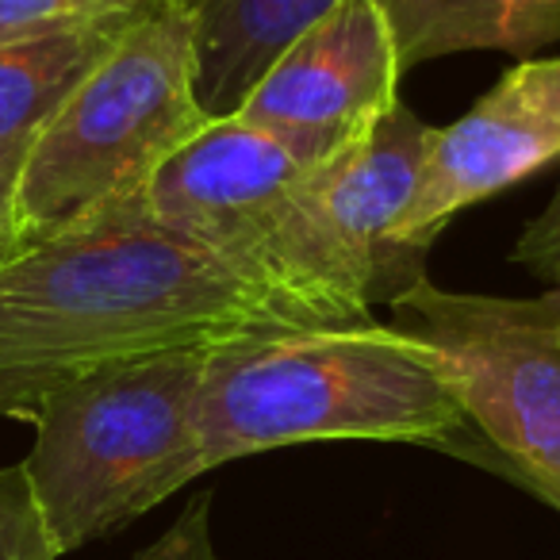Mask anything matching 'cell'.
Returning <instances> with one entry per match:
<instances>
[{
	"mask_svg": "<svg viewBox=\"0 0 560 560\" xmlns=\"http://www.w3.org/2000/svg\"><path fill=\"white\" fill-rule=\"evenodd\" d=\"M557 292H560V289H557Z\"/></svg>",
	"mask_w": 560,
	"mask_h": 560,
	"instance_id": "obj_18",
	"label": "cell"
},
{
	"mask_svg": "<svg viewBox=\"0 0 560 560\" xmlns=\"http://www.w3.org/2000/svg\"><path fill=\"white\" fill-rule=\"evenodd\" d=\"M203 468L304 442H476L438 353L399 327H284L203 353L196 396Z\"/></svg>",
	"mask_w": 560,
	"mask_h": 560,
	"instance_id": "obj_2",
	"label": "cell"
},
{
	"mask_svg": "<svg viewBox=\"0 0 560 560\" xmlns=\"http://www.w3.org/2000/svg\"><path fill=\"white\" fill-rule=\"evenodd\" d=\"M560 158V58H522L457 124L434 127L399 246L427 265L434 238L472 203Z\"/></svg>",
	"mask_w": 560,
	"mask_h": 560,
	"instance_id": "obj_8",
	"label": "cell"
},
{
	"mask_svg": "<svg viewBox=\"0 0 560 560\" xmlns=\"http://www.w3.org/2000/svg\"><path fill=\"white\" fill-rule=\"evenodd\" d=\"M315 327L162 226L147 192L0 261V419L62 384L165 350Z\"/></svg>",
	"mask_w": 560,
	"mask_h": 560,
	"instance_id": "obj_1",
	"label": "cell"
},
{
	"mask_svg": "<svg viewBox=\"0 0 560 560\" xmlns=\"http://www.w3.org/2000/svg\"><path fill=\"white\" fill-rule=\"evenodd\" d=\"M434 127L404 101L350 150L315 170V200L327 234L365 304H392L427 277L399 246V223L419 188Z\"/></svg>",
	"mask_w": 560,
	"mask_h": 560,
	"instance_id": "obj_9",
	"label": "cell"
},
{
	"mask_svg": "<svg viewBox=\"0 0 560 560\" xmlns=\"http://www.w3.org/2000/svg\"><path fill=\"white\" fill-rule=\"evenodd\" d=\"M24 465L0 468V560H58Z\"/></svg>",
	"mask_w": 560,
	"mask_h": 560,
	"instance_id": "obj_14",
	"label": "cell"
},
{
	"mask_svg": "<svg viewBox=\"0 0 560 560\" xmlns=\"http://www.w3.org/2000/svg\"><path fill=\"white\" fill-rule=\"evenodd\" d=\"M208 119L196 96L192 16L185 0H158L27 147L16 180L20 246L142 196L158 165Z\"/></svg>",
	"mask_w": 560,
	"mask_h": 560,
	"instance_id": "obj_4",
	"label": "cell"
},
{
	"mask_svg": "<svg viewBox=\"0 0 560 560\" xmlns=\"http://www.w3.org/2000/svg\"><path fill=\"white\" fill-rule=\"evenodd\" d=\"M399 66L376 0H335L254 81L234 116L307 165H327L399 104Z\"/></svg>",
	"mask_w": 560,
	"mask_h": 560,
	"instance_id": "obj_7",
	"label": "cell"
},
{
	"mask_svg": "<svg viewBox=\"0 0 560 560\" xmlns=\"http://www.w3.org/2000/svg\"><path fill=\"white\" fill-rule=\"evenodd\" d=\"M335 0H185L196 32V96L211 119L234 116L265 66Z\"/></svg>",
	"mask_w": 560,
	"mask_h": 560,
	"instance_id": "obj_10",
	"label": "cell"
},
{
	"mask_svg": "<svg viewBox=\"0 0 560 560\" xmlns=\"http://www.w3.org/2000/svg\"><path fill=\"white\" fill-rule=\"evenodd\" d=\"M511 257L522 269L534 272L537 280H545L549 289H560V185L541 215L526 223V231L518 234Z\"/></svg>",
	"mask_w": 560,
	"mask_h": 560,
	"instance_id": "obj_16",
	"label": "cell"
},
{
	"mask_svg": "<svg viewBox=\"0 0 560 560\" xmlns=\"http://www.w3.org/2000/svg\"><path fill=\"white\" fill-rule=\"evenodd\" d=\"M388 307L399 330L438 353L476 430L460 457L560 511V292L506 300L450 292L422 277Z\"/></svg>",
	"mask_w": 560,
	"mask_h": 560,
	"instance_id": "obj_6",
	"label": "cell"
},
{
	"mask_svg": "<svg viewBox=\"0 0 560 560\" xmlns=\"http://www.w3.org/2000/svg\"><path fill=\"white\" fill-rule=\"evenodd\" d=\"M158 0H0V47L32 35L73 32V27L112 24L139 16Z\"/></svg>",
	"mask_w": 560,
	"mask_h": 560,
	"instance_id": "obj_13",
	"label": "cell"
},
{
	"mask_svg": "<svg viewBox=\"0 0 560 560\" xmlns=\"http://www.w3.org/2000/svg\"><path fill=\"white\" fill-rule=\"evenodd\" d=\"M131 560H226L211 541V495H196L185 511L173 518L162 537L139 549Z\"/></svg>",
	"mask_w": 560,
	"mask_h": 560,
	"instance_id": "obj_15",
	"label": "cell"
},
{
	"mask_svg": "<svg viewBox=\"0 0 560 560\" xmlns=\"http://www.w3.org/2000/svg\"><path fill=\"white\" fill-rule=\"evenodd\" d=\"M376 9L404 73L465 50L534 58L560 43V0H376Z\"/></svg>",
	"mask_w": 560,
	"mask_h": 560,
	"instance_id": "obj_11",
	"label": "cell"
},
{
	"mask_svg": "<svg viewBox=\"0 0 560 560\" xmlns=\"http://www.w3.org/2000/svg\"><path fill=\"white\" fill-rule=\"evenodd\" d=\"M20 158H0V261L20 249V231H16V180H20Z\"/></svg>",
	"mask_w": 560,
	"mask_h": 560,
	"instance_id": "obj_17",
	"label": "cell"
},
{
	"mask_svg": "<svg viewBox=\"0 0 560 560\" xmlns=\"http://www.w3.org/2000/svg\"><path fill=\"white\" fill-rule=\"evenodd\" d=\"M131 20L135 16L73 27V32L32 35V39L0 47V158L27 154L50 116L81 85V78L108 55V47Z\"/></svg>",
	"mask_w": 560,
	"mask_h": 560,
	"instance_id": "obj_12",
	"label": "cell"
},
{
	"mask_svg": "<svg viewBox=\"0 0 560 560\" xmlns=\"http://www.w3.org/2000/svg\"><path fill=\"white\" fill-rule=\"evenodd\" d=\"M208 350L116 361L35 407V445L20 465L62 557L119 534L208 472L196 430Z\"/></svg>",
	"mask_w": 560,
	"mask_h": 560,
	"instance_id": "obj_3",
	"label": "cell"
},
{
	"mask_svg": "<svg viewBox=\"0 0 560 560\" xmlns=\"http://www.w3.org/2000/svg\"><path fill=\"white\" fill-rule=\"evenodd\" d=\"M315 170L238 116L208 119L150 177L147 208L226 272L315 327H361L373 307L315 200Z\"/></svg>",
	"mask_w": 560,
	"mask_h": 560,
	"instance_id": "obj_5",
	"label": "cell"
}]
</instances>
